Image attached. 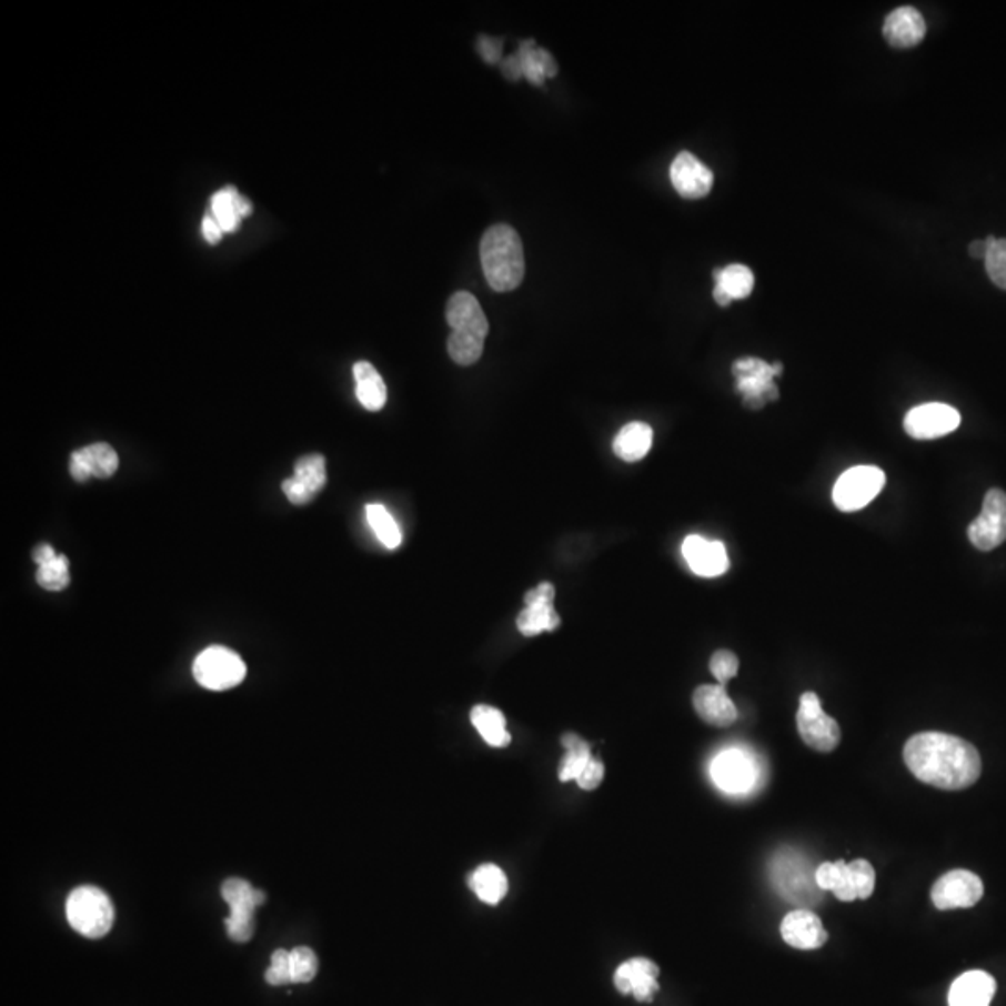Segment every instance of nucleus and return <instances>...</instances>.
Instances as JSON below:
<instances>
[{"label":"nucleus","instance_id":"obj_30","mask_svg":"<svg viewBox=\"0 0 1006 1006\" xmlns=\"http://www.w3.org/2000/svg\"><path fill=\"white\" fill-rule=\"evenodd\" d=\"M714 282H716L720 290L727 293L731 301H738V299H747V296L752 295L755 276H753L750 266L733 263V265L716 269L714 271Z\"/></svg>","mask_w":1006,"mask_h":1006},{"label":"nucleus","instance_id":"obj_11","mask_svg":"<svg viewBox=\"0 0 1006 1006\" xmlns=\"http://www.w3.org/2000/svg\"><path fill=\"white\" fill-rule=\"evenodd\" d=\"M973 546L983 552L997 549L1006 541V492L989 489L984 496L980 515L967 527Z\"/></svg>","mask_w":1006,"mask_h":1006},{"label":"nucleus","instance_id":"obj_35","mask_svg":"<svg viewBox=\"0 0 1006 1006\" xmlns=\"http://www.w3.org/2000/svg\"><path fill=\"white\" fill-rule=\"evenodd\" d=\"M988 244V254H986V271H988L992 282L997 288L1006 291V239H997L994 235L986 238Z\"/></svg>","mask_w":1006,"mask_h":1006},{"label":"nucleus","instance_id":"obj_18","mask_svg":"<svg viewBox=\"0 0 1006 1006\" xmlns=\"http://www.w3.org/2000/svg\"><path fill=\"white\" fill-rule=\"evenodd\" d=\"M683 555L692 573L703 579H716L730 571V555L720 541H706L701 535L684 539Z\"/></svg>","mask_w":1006,"mask_h":1006},{"label":"nucleus","instance_id":"obj_24","mask_svg":"<svg viewBox=\"0 0 1006 1006\" xmlns=\"http://www.w3.org/2000/svg\"><path fill=\"white\" fill-rule=\"evenodd\" d=\"M653 429L647 423H626L613 439V453L626 463L642 461L653 447Z\"/></svg>","mask_w":1006,"mask_h":1006},{"label":"nucleus","instance_id":"obj_28","mask_svg":"<svg viewBox=\"0 0 1006 1006\" xmlns=\"http://www.w3.org/2000/svg\"><path fill=\"white\" fill-rule=\"evenodd\" d=\"M470 720L489 746H510L511 735L505 727V716L497 708L489 705L474 706L470 712Z\"/></svg>","mask_w":1006,"mask_h":1006},{"label":"nucleus","instance_id":"obj_41","mask_svg":"<svg viewBox=\"0 0 1006 1006\" xmlns=\"http://www.w3.org/2000/svg\"><path fill=\"white\" fill-rule=\"evenodd\" d=\"M838 871H841L838 862L822 863L821 867L815 871L816 887L821 891H832L833 893L838 882Z\"/></svg>","mask_w":1006,"mask_h":1006},{"label":"nucleus","instance_id":"obj_22","mask_svg":"<svg viewBox=\"0 0 1006 1006\" xmlns=\"http://www.w3.org/2000/svg\"><path fill=\"white\" fill-rule=\"evenodd\" d=\"M926 23L915 8L901 7L885 18L884 38L891 47L909 49L925 40Z\"/></svg>","mask_w":1006,"mask_h":1006},{"label":"nucleus","instance_id":"obj_12","mask_svg":"<svg viewBox=\"0 0 1006 1006\" xmlns=\"http://www.w3.org/2000/svg\"><path fill=\"white\" fill-rule=\"evenodd\" d=\"M932 903L937 909L973 908L983 898L984 884L977 874L969 871H950L937 878L932 887Z\"/></svg>","mask_w":1006,"mask_h":1006},{"label":"nucleus","instance_id":"obj_6","mask_svg":"<svg viewBox=\"0 0 1006 1006\" xmlns=\"http://www.w3.org/2000/svg\"><path fill=\"white\" fill-rule=\"evenodd\" d=\"M192 673L203 688L224 692L243 683L247 677V665L232 648L213 645L198 654Z\"/></svg>","mask_w":1006,"mask_h":1006},{"label":"nucleus","instance_id":"obj_4","mask_svg":"<svg viewBox=\"0 0 1006 1006\" xmlns=\"http://www.w3.org/2000/svg\"><path fill=\"white\" fill-rule=\"evenodd\" d=\"M114 904L109 895L93 885L77 887L66 901L68 923L88 939L107 936L114 925Z\"/></svg>","mask_w":1006,"mask_h":1006},{"label":"nucleus","instance_id":"obj_23","mask_svg":"<svg viewBox=\"0 0 1006 1006\" xmlns=\"http://www.w3.org/2000/svg\"><path fill=\"white\" fill-rule=\"evenodd\" d=\"M995 978L986 972H967L956 978L948 992V1006H989L994 999Z\"/></svg>","mask_w":1006,"mask_h":1006},{"label":"nucleus","instance_id":"obj_42","mask_svg":"<svg viewBox=\"0 0 1006 1006\" xmlns=\"http://www.w3.org/2000/svg\"><path fill=\"white\" fill-rule=\"evenodd\" d=\"M477 49H480L483 60L491 62V64H497V62H500V59H502V41L496 40V38H491V36H481L480 43H477Z\"/></svg>","mask_w":1006,"mask_h":1006},{"label":"nucleus","instance_id":"obj_10","mask_svg":"<svg viewBox=\"0 0 1006 1006\" xmlns=\"http://www.w3.org/2000/svg\"><path fill=\"white\" fill-rule=\"evenodd\" d=\"M712 781L727 794H746L757 787L758 764L741 747H731L714 757L711 764Z\"/></svg>","mask_w":1006,"mask_h":1006},{"label":"nucleus","instance_id":"obj_27","mask_svg":"<svg viewBox=\"0 0 1006 1006\" xmlns=\"http://www.w3.org/2000/svg\"><path fill=\"white\" fill-rule=\"evenodd\" d=\"M519 60H521L522 76L527 81L541 87L544 79L557 76V62L546 49H541L533 40L522 41L519 49Z\"/></svg>","mask_w":1006,"mask_h":1006},{"label":"nucleus","instance_id":"obj_9","mask_svg":"<svg viewBox=\"0 0 1006 1006\" xmlns=\"http://www.w3.org/2000/svg\"><path fill=\"white\" fill-rule=\"evenodd\" d=\"M798 733L802 741L815 752L829 753L841 742V727L832 716L822 711L821 697L813 692H805L799 697Z\"/></svg>","mask_w":1006,"mask_h":1006},{"label":"nucleus","instance_id":"obj_32","mask_svg":"<svg viewBox=\"0 0 1006 1006\" xmlns=\"http://www.w3.org/2000/svg\"><path fill=\"white\" fill-rule=\"evenodd\" d=\"M365 519L371 530L375 532L376 539L381 541L386 549H400L403 535H401L400 524L395 522L390 511L381 503H370L365 505Z\"/></svg>","mask_w":1006,"mask_h":1006},{"label":"nucleus","instance_id":"obj_21","mask_svg":"<svg viewBox=\"0 0 1006 1006\" xmlns=\"http://www.w3.org/2000/svg\"><path fill=\"white\" fill-rule=\"evenodd\" d=\"M697 716L714 727H730L736 722L738 711L722 684H703L694 692Z\"/></svg>","mask_w":1006,"mask_h":1006},{"label":"nucleus","instance_id":"obj_25","mask_svg":"<svg viewBox=\"0 0 1006 1006\" xmlns=\"http://www.w3.org/2000/svg\"><path fill=\"white\" fill-rule=\"evenodd\" d=\"M250 211H252V205L249 200H244L235 191V187L222 189L211 200V214L224 233L235 232L241 224V219L244 214H250Z\"/></svg>","mask_w":1006,"mask_h":1006},{"label":"nucleus","instance_id":"obj_31","mask_svg":"<svg viewBox=\"0 0 1006 1006\" xmlns=\"http://www.w3.org/2000/svg\"><path fill=\"white\" fill-rule=\"evenodd\" d=\"M562 744L567 750V755H565L562 766H560V779L576 781L580 775L584 774V769L590 766L591 761L595 757L591 755L590 744L582 736L569 733V735L563 736Z\"/></svg>","mask_w":1006,"mask_h":1006},{"label":"nucleus","instance_id":"obj_8","mask_svg":"<svg viewBox=\"0 0 1006 1006\" xmlns=\"http://www.w3.org/2000/svg\"><path fill=\"white\" fill-rule=\"evenodd\" d=\"M885 474L878 466H854L846 470L833 486V503L845 513L867 507L884 491Z\"/></svg>","mask_w":1006,"mask_h":1006},{"label":"nucleus","instance_id":"obj_43","mask_svg":"<svg viewBox=\"0 0 1006 1006\" xmlns=\"http://www.w3.org/2000/svg\"><path fill=\"white\" fill-rule=\"evenodd\" d=\"M203 238L208 239L209 243H217L222 238V228L219 227V222L214 220L213 214H209L203 219L202 224Z\"/></svg>","mask_w":1006,"mask_h":1006},{"label":"nucleus","instance_id":"obj_19","mask_svg":"<svg viewBox=\"0 0 1006 1006\" xmlns=\"http://www.w3.org/2000/svg\"><path fill=\"white\" fill-rule=\"evenodd\" d=\"M118 466H120V457H118L117 450L107 442H95V444L87 445V447L71 453V477L79 483H84L90 477H98V480L112 477L117 474Z\"/></svg>","mask_w":1006,"mask_h":1006},{"label":"nucleus","instance_id":"obj_46","mask_svg":"<svg viewBox=\"0 0 1006 1006\" xmlns=\"http://www.w3.org/2000/svg\"><path fill=\"white\" fill-rule=\"evenodd\" d=\"M986 254H988V244H986V239H980V241H973L969 244V255L975 258V260H986Z\"/></svg>","mask_w":1006,"mask_h":1006},{"label":"nucleus","instance_id":"obj_20","mask_svg":"<svg viewBox=\"0 0 1006 1006\" xmlns=\"http://www.w3.org/2000/svg\"><path fill=\"white\" fill-rule=\"evenodd\" d=\"M781 936L787 945L799 950H815L827 942L821 917L805 908L794 909L783 919Z\"/></svg>","mask_w":1006,"mask_h":1006},{"label":"nucleus","instance_id":"obj_3","mask_svg":"<svg viewBox=\"0 0 1006 1006\" xmlns=\"http://www.w3.org/2000/svg\"><path fill=\"white\" fill-rule=\"evenodd\" d=\"M445 319L452 326L447 353L459 365H472L481 359L489 334V321L480 301L469 291H457L445 306Z\"/></svg>","mask_w":1006,"mask_h":1006},{"label":"nucleus","instance_id":"obj_44","mask_svg":"<svg viewBox=\"0 0 1006 1006\" xmlns=\"http://www.w3.org/2000/svg\"><path fill=\"white\" fill-rule=\"evenodd\" d=\"M502 70L505 73V77L510 81H519L522 76L521 60H519V54H513L510 59H505L502 62Z\"/></svg>","mask_w":1006,"mask_h":1006},{"label":"nucleus","instance_id":"obj_5","mask_svg":"<svg viewBox=\"0 0 1006 1006\" xmlns=\"http://www.w3.org/2000/svg\"><path fill=\"white\" fill-rule=\"evenodd\" d=\"M224 903L230 906L227 932L235 943H247L254 936V914L265 903V893L254 889L243 878H228L220 887Z\"/></svg>","mask_w":1006,"mask_h":1006},{"label":"nucleus","instance_id":"obj_17","mask_svg":"<svg viewBox=\"0 0 1006 1006\" xmlns=\"http://www.w3.org/2000/svg\"><path fill=\"white\" fill-rule=\"evenodd\" d=\"M670 178L675 191L686 200L705 198L714 185V174H712L711 168L703 164L688 151H683L675 157V161L671 164Z\"/></svg>","mask_w":1006,"mask_h":1006},{"label":"nucleus","instance_id":"obj_34","mask_svg":"<svg viewBox=\"0 0 1006 1006\" xmlns=\"http://www.w3.org/2000/svg\"><path fill=\"white\" fill-rule=\"evenodd\" d=\"M291 983H312L318 975L319 960L312 948L296 947L290 950Z\"/></svg>","mask_w":1006,"mask_h":1006},{"label":"nucleus","instance_id":"obj_13","mask_svg":"<svg viewBox=\"0 0 1006 1006\" xmlns=\"http://www.w3.org/2000/svg\"><path fill=\"white\" fill-rule=\"evenodd\" d=\"M960 412L945 403L915 406L904 418V431L915 440L942 439L960 427Z\"/></svg>","mask_w":1006,"mask_h":1006},{"label":"nucleus","instance_id":"obj_1","mask_svg":"<svg viewBox=\"0 0 1006 1006\" xmlns=\"http://www.w3.org/2000/svg\"><path fill=\"white\" fill-rule=\"evenodd\" d=\"M904 763L917 779L942 791L972 787L983 772L977 747L936 731L912 736L904 746Z\"/></svg>","mask_w":1006,"mask_h":1006},{"label":"nucleus","instance_id":"obj_16","mask_svg":"<svg viewBox=\"0 0 1006 1006\" xmlns=\"http://www.w3.org/2000/svg\"><path fill=\"white\" fill-rule=\"evenodd\" d=\"M660 969L648 958H631L617 967L613 975V984L621 994L634 995L640 1003H651L660 989Z\"/></svg>","mask_w":1006,"mask_h":1006},{"label":"nucleus","instance_id":"obj_2","mask_svg":"<svg viewBox=\"0 0 1006 1006\" xmlns=\"http://www.w3.org/2000/svg\"><path fill=\"white\" fill-rule=\"evenodd\" d=\"M481 266L486 282L497 293H507L522 284L526 261L524 247L515 228L496 224L489 228L481 239Z\"/></svg>","mask_w":1006,"mask_h":1006},{"label":"nucleus","instance_id":"obj_14","mask_svg":"<svg viewBox=\"0 0 1006 1006\" xmlns=\"http://www.w3.org/2000/svg\"><path fill=\"white\" fill-rule=\"evenodd\" d=\"M555 587L550 582L539 584L524 596L526 607L522 610L516 626L524 636H537L541 632L555 631L562 620L554 610Z\"/></svg>","mask_w":1006,"mask_h":1006},{"label":"nucleus","instance_id":"obj_37","mask_svg":"<svg viewBox=\"0 0 1006 1006\" xmlns=\"http://www.w3.org/2000/svg\"><path fill=\"white\" fill-rule=\"evenodd\" d=\"M265 980L271 986H285L291 983L290 950L278 948L271 956V966L265 972Z\"/></svg>","mask_w":1006,"mask_h":1006},{"label":"nucleus","instance_id":"obj_40","mask_svg":"<svg viewBox=\"0 0 1006 1006\" xmlns=\"http://www.w3.org/2000/svg\"><path fill=\"white\" fill-rule=\"evenodd\" d=\"M602 779H604V764L598 761V758H593L590 766L584 769V774L580 775L576 783H579L580 788L584 791H595L598 785H601Z\"/></svg>","mask_w":1006,"mask_h":1006},{"label":"nucleus","instance_id":"obj_39","mask_svg":"<svg viewBox=\"0 0 1006 1006\" xmlns=\"http://www.w3.org/2000/svg\"><path fill=\"white\" fill-rule=\"evenodd\" d=\"M838 868H841V871H838V882L837 885H835V889H833V895H835L838 901H843V903H852V901H856L857 898V889L856 884H854V876H852L851 867H848V863L846 862H838Z\"/></svg>","mask_w":1006,"mask_h":1006},{"label":"nucleus","instance_id":"obj_36","mask_svg":"<svg viewBox=\"0 0 1006 1006\" xmlns=\"http://www.w3.org/2000/svg\"><path fill=\"white\" fill-rule=\"evenodd\" d=\"M738 665H741V662L736 658V654L731 653V651H716V653L712 654V675L716 677L717 683L722 684V686L730 683L731 678L736 677Z\"/></svg>","mask_w":1006,"mask_h":1006},{"label":"nucleus","instance_id":"obj_29","mask_svg":"<svg viewBox=\"0 0 1006 1006\" xmlns=\"http://www.w3.org/2000/svg\"><path fill=\"white\" fill-rule=\"evenodd\" d=\"M470 887L474 889L480 901L494 906L507 895V876L502 868L486 863L475 868L474 874L470 876Z\"/></svg>","mask_w":1006,"mask_h":1006},{"label":"nucleus","instance_id":"obj_38","mask_svg":"<svg viewBox=\"0 0 1006 1006\" xmlns=\"http://www.w3.org/2000/svg\"><path fill=\"white\" fill-rule=\"evenodd\" d=\"M851 867L852 876H854V884H856L857 898L871 897L874 893V884H876V873H874V867L871 863L865 862V859H856V862L848 863Z\"/></svg>","mask_w":1006,"mask_h":1006},{"label":"nucleus","instance_id":"obj_45","mask_svg":"<svg viewBox=\"0 0 1006 1006\" xmlns=\"http://www.w3.org/2000/svg\"><path fill=\"white\" fill-rule=\"evenodd\" d=\"M54 555H57V552H54V549H52L51 544H38V546L32 550V560H34L36 565H41V563L49 562V560H52Z\"/></svg>","mask_w":1006,"mask_h":1006},{"label":"nucleus","instance_id":"obj_33","mask_svg":"<svg viewBox=\"0 0 1006 1006\" xmlns=\"http://www.w3.org/2000/svg\"><path fill=\"white\" fill-rule=\"evenodd\" d=\"M36 582L47 591H62L70 585V560L57 554L49 562L38 565Z\"/></svg>","mask_w":1006,"mask_h":1006},{"label":"nucleus","instance_id":"obj_7","mask_svg":"<svg viewBox=\"0 0 1006 1006\" xmlns=\"http://www.w3.org/2000/svg\"><path fill=\"white\" fill-rule=\"evenodd\" d=\"M783 365H769L761 359L736 360L733 364V373L736 376V390L741 392L742 400L750 409H763L768 401L777 400L779 390L775 386L774 379L781 375Z\"/></svg>","mask_w":1006,"mask_h":1006},{"label":"nucleus","instance_id":"obj_26","mask_svg":"<svg viewBox=\"0 0 1006 1006\" xmlns=\"http://www.w3.org/2000/svg\"><path fill=\"white\" fill-rule=\"evenodd\" d=\"M353 375L360 405L371 412L381 411L382 406L386 405L388 390L379 371L370 362H356Z\"/></svg>","mask_w":1006,"mask_h":1006},{"label":"nucleus","instance_id":"obj_15","mask_svg":"<svg viewBox=\"0 0 1006 1006\" xmlns=\"http://www.w3.org/2000/svg\"><path fill=\"white\" fill-rule=\"evenodd\" d=\"M326 485V461L323 455H304L295 463V475L282 483V491L293 505H306Z\"/></svg>","mask_w":1006,"mask_h":1006},{"label":"nucleus","instance_id":"obj_47","mask_svg":"<svg viewBox=\"0 0 1006 1006\" xmlns=\"http://www.w3.org/2000/svg\"><path fill=\"white\" fill-rule=\"evenodd\" d=\"M712 296H714V301H716L717 304H720V306H722V308H727V306H730L731 302H733V301H731L730 296H727V293H725V291H723V290H720V288H717V285H714V291H712Z\"/></svg>","mask_w":1006,"mask_h":1006}]
</instances>
